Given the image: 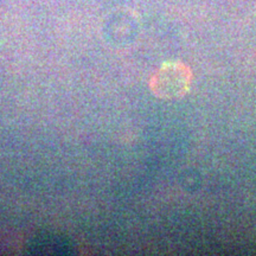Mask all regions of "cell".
Here are the masks:
<instances>
[{
    "mask_svg": "<svg viewBox=\"0 0 256 256\" xmlns=\"http://www.w3.org/2000/svg\"><path fill=\"white\" fill-rule=\"evenodd\" d=\"M192 83V72L182 62H168L160 66L150 82L151 92L162 100H176L188 94Z\"/></svg>",
    "mask_w": 256,
    "mask_h": 256,
    "instance_id": "obj_1",
    "label": "cell"
}]
</instances>
